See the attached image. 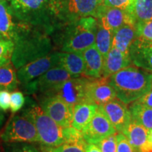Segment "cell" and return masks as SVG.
Here are the masks:
<instances>
[{"label": "cell", "instance_id": "15", "mask_svg": "<svg viewBox=\"0 0 152 152\" xmlns=\"http://www.w3.org/2000/svg\"><path fill=\"white\" fill-rule=\"evenodd\" d=\"M129 57L134 66L152 73V42L137 37L130 47Z\"/></svg>", "mask_w": 152, "mask_h": 152}, {"label": "cell", "instance_id": "33", "mask_svg": "<svg viewBox=\"0 0 152 152\" xmlns=\"http://www.w3.org/2000/svg\"><path fill=\"white\" fill-rule=\"evenodd\" d=\"M117 152H137L123 133H116Z\"/></svg>", "mask_w": 152, "mask_h": 152}, {"label": "cell", "instance_id": "1", "mask_svg": "<svg viewBox=\"0 0 152 152\" xmlns=\"http://www.w3.org/2000/svg\"><path fill=\"white\" fill-rule=\"evenodd\" d=\"M11 63L19 69L28 63L51 54V35L45 30L25 25L15 40Z\"/></svg>", "mask_w": 152, "mask_h": 152}, {"label": "cell", "instance_id": "41", "mask_svg": "<svg viewBox=\"0 0 152 152\" xmlns=\"http://www.w3.org/2000/svg\"><path fill=\"white\" fill-rule=\"evenodd\" d=\"M4 39H5L4 37V36L1 35V33H0V40H4ZM6 40H7V39H6Z\"/></svg>", "mask_w": 152, "mask_h": 152}, {"label": "cell", "instance_id": "31", "mask_svg": "<svg viewBox=\"0 0 152 152\" xmlns=\"http://www.w3.org/2000/svg\"><path fill=\"white\" fill-rule=\"evenodd\" d=\"M96 145L102 152H117L116 134L108 137Z\"/></svg>", "mask_w": 152, "mask_h": 152}, {"label": "cell", "instance_id": "2", "mask_svg": "<svg viewBox=\"0 0 152 152\" xmlns=\"http://www.w3.org/2000/svg\"><path fill=\"white\" fill-rule=\"evenodd\" d=\"M96 26L97 19L94 17L62 25L53 33L54 41L63 52L81 53L94 45Z\"/></svg>", "mask_w": 152, "mask_h": 152}, {"label": "cell", "instance_id": "17", "mask_svg": "<svg viewBox=\"0 0 152 152\" xmlns=\"http://www.w3.org/2000/svg\"><path fill=\"white\" fill-rule=\"evenodd\" d=\"M121 133L128 138L137 152H152L149 131L142 125L132 121Z\"/></svg>", "mask_w": 152, "mask_h": 152}, {"label": "cell", "instance_id": "23", "mask_svg": "<svg viewBox=\"0 0 152 152\" xmlns=\"http://www.w3.org/2000/svg\"><path fill=\"white\" fill-rule=\"evenodd\" d=\"M98 110L96 104L80 103L73 107L71 126L76 130L82 131L94 117Z\"/></svg>", "mask_w": 152, "mask_h": 152}, {"label": "cell", "instance_id": "21", "mask_svg": "<svg viewBox=\"0 0 152 152\" xmlns=\"http://www.w3.org/2000/svg\"><path fill=\"white\" fill-rule=\"evenodd\" d=\"M137 38V35L135 26L125 23L113 33L112 47L129 56L130 47Z\"/></svg>", "mask_w": 152, "mask_h": 152}, {"label": "cell", "instance_id": "9", "mask_svg": "<svg viewBox=\"0 0 152 152\" xmlns=\"http://www.w3.org/2000/svg\"><path fill=\"white\" fill-rule=\"evenodd\" d=\"M40 107L49 117L62 128L71 126L73 109L56 95H44Z\"/></svg>", "mask_w": 152, "mask_h": 152}, {"label": "cell", "instance_id": "30", "mask_svg": "<svg viewBox=\"0 0 152 152\" xmlns=\"http://www.w3.org/2000/svg\"><path fill=\"white\" fill-rule=\"evenodd\" d=\"M26 99L23 94L20 91H14L11 94L10 109L12 113H16L23 107Z\"/></svg>", "mask_w": 152, "mask_h": 152}, {"label": "cell", "instance_id": "37", "mask_svg": "<svg viewBox=\"0 0 152 152\" xmlns=\"http://www.w3.org/2000/svg\"><path fill=\"white\" fill-rule=\"evenodd\" d=\"M135 102L142 104V105L152 109V88Z\"/></svg>", "mask_w": 152, "mask_h": 152}, {"label": "cell", "instance_id": "22", "mask_svg": "<svg viewBox=\"0 0 152 152\" xmlns=\"http://www.w3.org/2000/svg\"><path fill=\"white\" fill-rule=\"evenodd\" d=\"M58 66L64 68L71 77H84L85 61L81 53L59 52Z\"/></svg>", "mask_w": 152, "mask_h": 152}, {"label": "cell", "instance_id": "4", "mask_svg": "<svg viewBox=\"0 0 152 152\" xmlns=\"http://www.w3.org/2000/svg\"><path fill=\"white\" fill-rule=\"evenodd\" d=\"M13 12L22 23L43 30L51 35L58 28L54 0H8Z\"/></svg>", "mask_w": 152, "mask_h": 152}, {"label": "cell", "instance_id": "14", "mask_svg": "<svg viewBox=\"0 0 152 152\" xmlns=\"http://www.w3.org/2000/svg\"><path fill=\"white\" fill-rule=\"evenodd\" d=\"M98 110L109 120L117 132H122L132 121L130 109L118 98L98 106Z\"/></svg>", "mask_w": 152, "mask_h": 152}, {"label": "cell", "instance_id": "29", "mask_svg": "<svg viewBox=\"0 0 152 152\" xmlns=\"http://www.w3.org/2000/svg\"><path fill=\"white\" fill-rule=\"evenodd\" d=\"M87 143H65L50 149V152H85Z\"/></svg>", "mask_w": 152, "mask_h": 152}, {"label": "cell", "instance_id": "8", "mask_svg": "<svg viewBox=\"0 0 152 152\" xmlns=\"http://www.w3.org/2000/svg\"><path fill=\"white\" fill-rule=\"evenodd\" d=\"M71 78L70 74L59 66L51 68L37 78L24 85L26 94L47 95L53 92L64 82Z\"/></svg>", "mask_w": 152, "mask_h": 152}, {"label": "cell", "instance_id": "20", "mask_svg": "<svg viewBox=\"0 0 152 152\" xmlns=\"http://www.w3.org/2000/svg\"><path fill=\"white\" fill-rule=\"evenodd\" d=\"M132 63L128 55H126L118 49L112 47L104 60L102 77L109 78L110 76L117 72L130 66Z\"/></svg>", "mask_w": 152, "mask_h": 152}, {"label": "cell", "instance_id": "13", "mask_svg": "<svg viewBox=\"0 0 152 152\" xmlns=\"http://www.w3.org/2000/svg\"><path fill=\"white\" fill-rule=\"evenodd\" d=\"M116 98V94L109 78H89L85 88V103L99 106Z\"/></svg>", "mask_w": 152, "mask_h": 152}, {"label": "cell", "instance_id": "24", "mask_svg": "<svg viewBox=\"0 0 152 152\" xmlns=\"http://www.w3.org/2000/svg\"><path fill=\"white\" fill-rule=\"evenodd\" d=\"M126 11L134 26L152 20V0H135Z\"/></svg>", "mask_w": 152, "mask_h": 152}, {"label": "cell", "instance_id": "6", "mask_svg": "<svg viewBox=\"0 0 152 152\" xmlns=\"http://www.w3.org/2000/svg\"><path fill=\"white\" fill-rule=\"evenodd\" d=\"M102 6L100 0H54L53 11L58 28L86 17L97 18Z\"/></svg>", "mask_w": 152, "mask_h": 152}, {"label": "cell", "instance_id": "11", "mask_svg": "<svg viewBox=\"0 0 152 152\" xmlns=\"http://www.w3.org/2000/svg\"><path fill=\"white\" fill-rule=\"evenodd\" d=\"M89 78L85 77H71L47 95H56L72 109L76 104L85 103V88Z\"/></svg>", "mask_w": 152, "mask_h": 152}, {"label": "cell", "instance_id": "25", "mask_svg": "<svg viewBox=\"0 0 152 152\" xmlns=\"http://www.w3.org/2000/svg\"><path fill=\"white\" fill-rule=\"evenodd\" d=\"M113 35V32L97 19L94 45L103 56L104 59L112 47Z\"/></svg>", "mask_w": 152, "mask_h": 152}, {"label": "cell", "instance_id": "28", "mask_svg": "<svg viewBox=\"0 0 152 152\" xmlns=\"http://www.w3.org/2000/svg\"><path fill=\"white\" fill-rule=\"evenodd\" d=\"M14 42L11 40H0V66L11 62Z\"/></svg>", "mask_w": 152, "mask_h": 152}, {"label": "cell", "instance_id": "35", "mask_svg": "<svg viewBox=\"0 0 152 152\" xmlns=\"http://www.w3.org/2000/svg\"><path fill=\"white\" fill-rule=\"evenodd\" d=\"M11 94L9 91H0V109L7 111L10 109Z\"/></svg>", "mask_w": 152, "mask_h": 152}, {"label": "cell", "instance_id": "10", "mask_svg": "<svg viewBox=\"0 0 152 152\" xmlns=\"http://www.w3.org/2000/svg\"><path fill=\"white\" fill-rule=\"evenodd\" d=\"M58 61L59 52H54L28 63L17 71L19 83L26 85L33 81L51 68L58 66Z\"/></svg>", "mask_w": 152, "mask_h": 152}, {"label": "cell", "instance_id": "34", "mask_svg": "<svg viewBox=\"0 0 152 152\" xmlns=\"http://www.w3.org/2000/svg\"><path fill=\"white\" fill-rule=\"evenodd\" d=\"M132 0H106L103 5L111 8H117L127 11L132 5Z\"/></svg>", "mask_w": 152, "mask_h": 152}, {"label": "cell", "instance_id": "26", "mask_svg": "<svg viewBox=\"0 0 152 152\" xmlns=\"http://www.w3.org/2000/svg\"><path fill=\"white\" fill-rule=\"evenodd\" d=\"M132 121H135L149 131L152 130V109L134 102L130 105Z\"/></svg>", "mask_w": 152, "mask_h": 152}, {"label": "cell", "instance_id": "38", "mask_svg": "<svg viewBox=\"0 0 152 152\" xmlns=\"http://www.w3.org/2000/svg\"><path fill=\"white\" fill-rule=\"evenodd\" d=\"M85 152H102L97 145L94 144H87Z\"/></svg>", "mask_w": 152, "mask_h": 152}, {"label": "cell", "instance_id": "27", "mask_svg": "<svg viewBox=\"0 0 152 152\" xmlns=\"http://www.w3.org/2000/svg\"><path fill=\"white\" fill-rule=\"evenodd\" d=\"M12 63L0 66V91L16 90L19 84L17 73Z\"/></svg>", "mask_w": 152, "mask_h": 152}, {"label": "cell", "instance_id": "36", "mask_svg": "<svg viewBox=\"0 0 152 152\" xmlns=\"http://www.w3.org/2000/svg\"><path fill=\"white\" fill-rule=\"evenodd\" d=\"M10 152H39L33 145L27 143H22V144L14 146Z\"/></svg>", "mask_w": 152, "mask_h": 152}, {"label": "cell", "instance_id": "16", "mask_svg": "<svg viewBox=\"0 0 152 152\" xmlns=\"http://www.w3.org/2000/svg\"><path fill=\"white\" fill-rule=\"evenodd\" d=\"M25 25L17 19L8 0H0V33L4 39L14 42Z\"/></svg>", "mask_w": 152, "mask_h": 152}, {"label": "cell", "instance_id": "32", "mask_svg": "<svg viewBox=\"0 0 152 152\" xmlns=\"http://www.w3.org/2000/svg\"><path fill=\"white\" fill-rule=\"evenodd\" d=\"M137 37L152 42V20L135 26Z\"/></svg>", "mask_w": 152, "mask_h": 152}, {"label": "cell", "instance_id": "5", "mask_svg": "<svg viewBox=\"0 0 152 152\" xmlns=\"http://www.w3.org/2000/svg\"><path fill=\"white\" fill-rule=\"evenodd\" d=\"M23 113L33 121L39 141L45 147L52 149L66 143L64 128L51 118L40 106L30 101Z\"/></svg>", "mask_w": 152, "mask_h": 152}, {"label": "cell", "instance_id": "7", "mask_svg": "<svg viewBox=\"0 0 152 152\" xmlns=\"http://www.w3.org/2000/svg\"><path fill=\"white\" fill-rule=\"evenodd\" d=\"M1 138L6 143L11 144L39 142L33 121L23 113L14 115L9 120Z\"/></svg>", "mask_w": 152, "mask_h": 152}, {"label": "cell", "instance_id": "19", "mask_svg": "<svg viewBox=\"0 0 152 152\" xmlns=\"http://www.w3.org/2000/svg\"><path fill=\"white\" fill-rule=\"evenodd\" d=\"M99 20L113 33L125 23L132 24L130 15L125 10L111 8L103 5L98 18Z\"/></svg>", "mask_w": 152, "mask_h": 152}, {"label": "cell", "instance_id": "3", "mask_svg": "<svg viewBox=\"0 0 152 152\" xmlns=\"http://www.w3.org/2000/svg\"><path fill=\"white\" fill-rule=\"evenodd\" d=\"M116 98L125 104L139 99L152 88V73L135 66H128L109 77Z\"/></svg>", "mask_w": 152, "mask_h": 152}, {"label": "cell", "instance_id": "40", "mask_svg": "<svg viewBox=\"0 0 152 152\" xmlns=\"http://www.w3.org/2000/svg\"><path fill=\"white\" fill-rule=\"evenodd\" d=\"M149 139L150 142H151V144H152V130L149 132Z\"/></svg>", "mask_w": 152, "mask_h": 152}, {"label": "cell", "instance_id": "39", "mask_svg": "<svg viewBox=\"0 0 152 152\" xmlns=\"http://www.w3.org/2000/svg\"><path fill=\"white\" fill-rule=\"evenodd\" d=\"M4 115L1 113V112H0V127H1V125H2V123H3V121H4Z\"/></svg>", "mask_w": 152, "mask_h": 152}, {"label": "cell", "instance_id": "42", "mask_svg": "<svg viewBox=\"0 0 152 152\" xmlns=\"http://www.w3.org/2000/svg\"><path fill=\"white\" fill-rule=\"evenodd\" d=\"M106 1V0H100V1L102 3V4H103L104 2V1Z\"/></svg>", "mask_w": 152, "mask_h": 152}, {"label": "cell", "instance_id": "43", "mask_svg": "<svg viewBox=\"0 0 152 152\" xmlns=\"http://www.w3.org/2000/svg\"><path fill=\"white\" fill-rule=\"evenodd\" d=\"M132 1H135V0H132Z\"/></svg>", "mask_w": 152, "mask_h": 152}, {"label": "cell", "instance_id": "18", "mask_svg": "<svg viewBox=\"0 0 152 152\" xmlns=\"http://www.w3.org/2000/svg\"><path fill=\"white\" fill-rule=\"evenodd\" d=\"M81 54L85 61L84 77L92 79L102 77L104 59L95 45L86 49Z\"/></svg>", "mask_w": 152, "mask_h": 152}, {"label": "cell", "instance_id": "12", "mask_svg": "<svg viewBox=\"0 0 152 152\" xmlns=\"http://www.w3.org/2000/svg\"><path fill=\"white\" fill-rule=\"evenodd\" d=\"M81 132L87 144H97L105 138L117 133L109 120L99 110Z\"/></svg>", "mask_w": 152, "mask_h": 152}]
</instances>
